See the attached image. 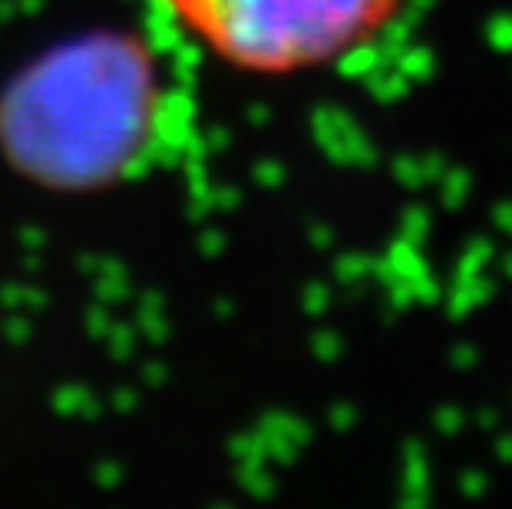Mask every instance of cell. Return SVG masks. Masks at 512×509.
I'll return each instance as SVG.
<instances>
[{
	"instance_id": "6da1fadb",
	"label": "cell",
	"mask_w": 512,
	"mask_h": 509,
	"mask_svg": "<svg viewBox=\"0 0 512 509\" xmlns=\"http://www.w3.org/2000/svg\"><path fill=\"white\" fill-rule=\"evenodd\" d=\"M162 90L136 40L90 34L20 73L0 96V149L50 189H100L139 166Z\"/></svg>"
},
{
	"instance_id": "7a4b0ae2",
	"label": "cell",
	"mask_w": 512,
	"mask_h": 509,
	"mask_svg": "<svg viewBox=\"0 0 512 509\" xmlns=\"http://www.w3.org/2000/svg\"><path fill=\"white\" fill-rule=\"evenodd\" d=\"M172 24L242 73L291 77L377 40L410 0H159Z\"/></svg>"
}]
</instances>
